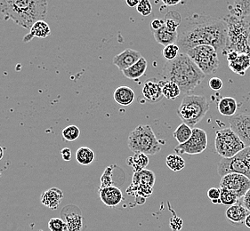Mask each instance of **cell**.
<instances>
[{"mask_svg": "<svg viewBox=\"0 0 250 231\" xmlns=\"http://www.w3.org/2000/svg\"><path fill=\"white\" fill-rule=\"evenodd\" d=\"M48 229L51 231H66L67 226L62 218H52L48 221Z\"/></svg>", "mask_w": 250, "mask_h": 231, "instance_id": "8d00e7d4", "label": "cell"}, {"mask_svg": "<svg viewBox=\"0 0 250 231\" xmlns=\"http://www.w3.org/2000/svg\"><path fill=\"white\" fill-rule=\"evenodd\" d=\"M205 75L214 74L219 67L217 52L210 45H199L186 53Z\"/></svg>", "mask_w": 250, "mask_h": 231, "instance_id": "ba28073f", "label": "cell"}, {"mask_svg": "<svg viewBox=\"0 0 250 231\" xmlns=\"http://www.w3.org/2000/svg\"><path fill=\"white\" fill-rule=\"evenodd\" d=\"M62 135L64 141L70 142L75 141L80 136V128L76 126H66L62 131Z\"/></svg>", "mask_w": 250, "mask_h": 231, "instance_id": "836d02e7", "label": "cell"}, {"mask_svg": "<svg viewBox=\"0 0 250 231\" xmlns=\"http://www.w3.org/2000/svg\"><path fill=\"white\" fill-rule=\"evenodd\" d=\"M4 157V149L0 146V160Z\"/></svg>", "mask_w": 250, "mask_h": 231, "instance_id": "c3c4849f", "label": "cell"}, {"mask_svg": "<svg viewBox=\"0 0 250 231\" xmlns=\"http://www.w3.org/2000/svg\"><path fill=\"white\" fill-rule=\"evenodd\" d=\"M99 196H100L101 201L110 208L119 206L123 200L122 191H120L117 186L100 188Z\"/></svg>", "mask_w": 250, "mask_h": 231, "instance_id": "2e32d148", "label": "cell"}, {"mask_svg": "<svg viewBox=\"0 0 250 231\" xmlns=\"http://www.w3.org/2000/svg\"><path fill=\"white\" fill-rule=\"evenodd\" d=\"M177 33L176 45L183 54L199 45H210L222 53L226 46L227 25L225 20L204 14L186 17Z\"/></svg>", "mask_w": 250, "mask_h": 231, "instance_id": "6da1fadb", "label": "cell"}, {"mask_svg": "<svg viewBox=\"0 0 250 231\" xmlns=\"http://www.w3.org/2000/svg\"><path fill=\"white\" fill-rule=\"evenodd\" d=\"M47 5L45 0H2L0 14L4 20L11 19L25 30H30L37 21L45 20Z\"/></svg>", "mask_w": 250, "mask_h": 231, "instance_id": "3957f363", "label": "cell"}, {"mask_svg": "<svg viewBox=\"0 0 250 231\" xmlns=\"http://www.w3.org/2000/svg\"><path fill=\"white\" fill-rule=\"evenodd\" d=\"M220 189L232 191L240 198H243L250 190V180L240 173H228L223 176L220 181Z\"/></svg>", "mask_w": 250, "mask_h": 231, "instance_id": "8fae6325", "label": "cell"}, {"mask_svg": "<svg viewBox=\"0 0 250 231\" xmlns=\"http://www.w3.org/2000/svg\"><path fill=\"white\" fill-rule=\"evenodd\" d=\"M143 96L145 98V100L151 103H156L162 100L164 97L162 95L161 87L158 82L155 81L149 80L145 83L143 86Z\"/></svg>", "mask_w": 250, "mask_h": 231, "instance_id": "d6986e66", "label": "cell"}, {"mask_svg": "<svg viewBox=\"0 0 250 231\" xmlns=\"http://www.w3.org/2000/svg\"><path fill=\"white\" fill-rule=\"evenodd\" d=\"M63 196V193L60 189L51 188L42 193L40 200L43 206L52 210H56L62 201Z\"/></svg>", "mask_w": 250, "mask_h": 231, "instance_id": "ac0fdd59", "label": "cell"}, {"mask_svg": "<svg viewBox=\"0 0 250 231\" xmlns=\"http://www.w3.org/2000/svg\"><path fill=\"white\" fill-rule=\"evenodd\" d=\"M139 2L140 1H138V0H126V5L131 8H133V7H136L139 4Z\"/></svg>", "mask_w": 250, "mask_h": 231, "instance_id": "f6af8a7d", "label": "cell"}, {"mask_svg": "<svg viewBox=\"0 0 250 231\" xmlns=\"http://www.w3.org/2000/svg\"><path fill=\"white\" fill-rule=\"evenodd\" d=\"M160 76L162 80L176 84L180 88L181 95L186 96L194 90L206 77L190 57L183 53L175 60H167Z\"/></svg>", "mask_w": 250, "mask_h": 231, "instance_id": "7a4b0ae2", "label": "cell"}, {"mask_svg": "<svg viewBox=\"0 0 250 231\" xmlns=\"http://www.w3.org/2000/svg\"><path fill=\"white\" fill-rule=\"evenodd\" d=\"M208 147V135L200 128H193L192 135L189 141L184 144H179L175 148V154L183 155H197L205 151Z\"/></svg>", "mask_w": 250, "mask_h": 231, "instance_id": "30bf717a", "label": "cell"}, {"mask_svg": "<svg viewBox=\"0 0 250 231\" xmlns=\"http://www.w3.org/2000/svg\"><path fill=\"white\" fill-rule=\"evenodd\" d=\"M127 145L134 153L156 155L161 151L160 141L152 128L148 125H140L132 131L127 140Z\"/></svg>", "mask_w": 250, "mask_h": 231, "instance_id": "8992f818", "label": "cell"}, {"mask_svg": "<svg viewBox=\"0 0 250 231\" xmlns=\"http://www.w3.org/2000/svg\"><path fill=\"white\" fill-rule=\"evenodd\" d=\"M165 26V21L163 19H154L151 20L150 30H159Z\"/></svg>", "mask_w": 250, "mask_h": 231, "instance_id": "b9f144b4", "label": "cell"}, {"mask_svg": "<svg viewBox=\"0 0 250 231\" xmlns=\"http://www.w3.org/2000/svg\"><path fill=\"white\" fill-rule=\"evenodd\" d=\"M61 155H62L63 160L67 161V162L71 160V151L69 148H63L61 151Z\"/></svg>", "mask_w": 250, "mask_h": 231, "instance_id": "7bdbcfd3", "label": "cell"}, {"mask_svg": "<svg viewBox=\"0 0 250 231\" xmlns=\"http://www.w3.org/2000/svg\"><path fill=\"white\" fill-rule=\"evenodd\" d=\"M229 121L230 129L240 137L246 147H250V114L233 116Z\"/></svg>", "mask_w": 250, "mask_h": 231, "instance_id": "4fadbf2b", "label": "cell"}, {"mask_svg": "<svg viewBox=\"0 0 250 231\" xmlns=\"http://www.w3.org/2000/svg\"><path fill=\"white\" fill-rule=\"evenodd\" d=\"M135 92L128 86L118 87L113 94V98L117 103L121 106L130 105L135 101Z\"/></svg>", "mask_w": 250, "mask_h": 231, "instance_id": "7402d4cb", "label": "cell"}, {"mask_svg": "<svg viewBox=\"0 0 250 231\" xmlns=\"http://www.w3.org/2000/svg\"><path fill=\"white\" fill-rule=\"evenodd\" d=\"M163 20L165 21L166 28L173 32H177L183 21L180 13L174 10L168 11Z\"/></svg>", "mask_w": 250, "mask_h": 231, "instance_id": "f546056e", "label": "cell"}, {"mask_svg": "<svg viewBox=\"0 0 250 231\" xmlns=\"http://www.w3.org/2000/svg\"><path fill=\"white\" fill-rule=\"evenodd\" d=\"M149 161L147 155L143 153H135L134 156L126 159V164L134 170V173H137L145 170L146 166L149 165Z\"/></svg>", "mask_w": 250, "mask_h": 231, "instance_id": "4316f807", "label": "cell"}, {"mask_svg": "<svg viewBox=\"0 0 250 231\" xmlns=\"http://www.w3.org/2000/svg\"><path fill=\"white\" fill-rule=\"evenodd\" d=\"M244 225H245L248 229L250 230V213L246 218L245 222H244Z\"/></svg>", "mask_w": 250, "mask_h": 231, "instance_id": "7dc6e473", "label": "cell"}, {"mask_svg": "<svg viewBox=\"0 0 250 231\" xmlns=\"http://www.w3.org/2000/svg\"><path fill=\"white\" fill-rule=\"evenodd\" d=\"M223 20L227 25V40L222 54L225 56L228 52L234 51L239 55L250 56V20L230 15L225 16Z\"/></svg>", "mask_w": 250, "mask_h": 231, "instance_id": "277c9868", "label": "cell"}, {"mask_svg": "<svg viewBox=\"0 0 250 231\" xmlns=\"http://www.w3.org/2000/svg\"><path fill=\"white\" fill-rule=\"evenodd\" d=\"M147 60H145L144 57H142L140 60H138L136 63L130 67L129 69L122 71L123 75L125 76L126 78L131 79V80H136L140 78L142 76L145 74V71L147 70Z\"/></svg>", "mask_w": 250, "mask_h": 231, "instance_id": "603a6c76", "label": "cell"}, {"mask_svg": "<svg viewBox=\"0 0 250 231\" xmlns=\"http://www.w3.org/2000/svg\"><path fill=\"white\" fill-rule=\"evenodd\" d=\"M62 219L64 221L68 231L83 230V216L80 208L76 206H67L62 211Z\"/></svg>", "mask_w": 250, "mask_h": 231, "instance_id": "5bb4252c", "label": "cell"}, {"mask_svg": "<svg viewBox=\"0 0 250 231\" xmlns=\"http://www.w3.org/2000/svg\"><path fill=\"white\" fill-rule=\"evenodd\" d=\"M171 229L174 231H178L182 230L183 227V221L178 217L174 216V219L172 218L170 221Z\"/></svg>", "mask_w": 250, "mask_h": 231, "instance_id": "60d3db41", "label": "cell"}, {"mask_svg": "<svg viewBox=\"0 0 250 231\" xmlns=\"http://www.w3.org/2000/svg\"><path fill=\"white\" fill-rule=\"evenodd\" d=\"M142 58L138 51L127 48L113 58V64L121 71H125L136 63Z\"/></svg>", "mask_w": 250, "mask_h": 231, "instance_id": "9a60e30c", "label": "cell"}, {"mask_svg": "<svg viewBox=\"0 0 250 231\" xmlns=\"http://www.w3.org/2000/svg\"><path fill=\"white\" fill-rule=\"evenodd\" d=\"M155 173L150 170L134 173L132 179V186L137 193L145 197H149L153 192V186L155 183Z\"/></svg>", "mask_w": 250, "mask_h": 231, "instance_id": "7c38bea8", "label": "cell"}, {"mask_svg": "<svg viewBox=\"0 0 250 231\" xmlns=\"http://www.w3.org/2000/svg\"><path fill=\"white\" fill-rule=\"evenodd\" d=\"M250 67V56L248 55H239L236 60L229 62L230 71L240 76L245 75Z\"/></svg>", "mask_w": 250, "mask_h": 231, "instance_id": "cb8c5ba5", "label": "cell"}, {"mask_svg": "<svg viewBox=\"0 0 250 231\" xmlns=\"http://www.w3.org/2000/svg\"><path fill=\"white\" fill-rule=\"evenodd\" d=\"M162 3L166 5H168V6H173V5H178L180 3L179 0H176V1H169V0H163Z\"/></svg>", "mask_w": 250, "mask_h": 231, "instance_id": "bcb514c9", "label": "cell"}, {"mask_svg": "<svg viewBox=\"0 0 250 231\" xmlns=\"http://www.w3.org/2000/svg\"><path fill=\"white\" fill-rule=\"evenodd\" d=\"M208 86H209L212 90L219 91L223 88L224 83H223V81L219 77H212L208 81Z\"/></svg>", "mask_w": 250, "mask_h": 231, "instance_id": "f35d334b", "label": "cell"}, {"mask_svg": "<svg viewBox=\"0 0 250 231\" xmlns=\"http://www.w3.org/2000/svg\"><path fill=\"white\" fill-rule=\"evenodd\" d=\"M209 111V102L205 96L188 95L181 102L177 115L181 120L190 127L199 124Z\"/></svg>", "mask_w": 250, "mask_h": 231, "instance_id": "5b68a950", "label": "cell"}, {"mask_svg": "<svg viewBox=\"0 0 250 231\" xmlns=\"http://www.w3.org/2000/svg\"><path fill=\"white\" fill-rule=\"evenodd\" d=\"M215 151L223 158H230L246 148L243 141L230 128L216 131L215 139Z\"/></svg>", "mask_w": 250, "mask_h": 231, "instance_id": "52a82bcc", "label": "cell"}, {"mask_svg": "<svg viewBox=\"0 0 250 231\" xmlns=\"http://www.w3.org/2000/svg\"><path fill=\"white\" fill-rule=\"evenodd\" d=\"M220 200L221 204L225 206H232L238 204L240 201L239 197L233 193L232 191L225 190V189H220Z\"/></svg>", "mask_w": 250, "mask_h": 231, "instance_id": "d6a6232c", "label": "cell"}, {"mask_svg": "<svg viewBox=\"0 0 250 231\" xmlns=\"http://www.w3.org/2000/svg\"><path fill=\"white\" fill-rule=\"evenodd\" d=\"M158 83L161 87L162 95L167 100H171V101L175 100L178 96H180V88L175 83L170 82V81L162 80V79L159 81Z\"/></svg>", "mask_w": 250, "mask_h": 231, "instance_id": "83f0119b", "label": "cell"}, {"mask_svg": "<svg viewBox=\"0 0 250 231\" xmlns=\"http://www.w3.org/2000/svg\"><path fill=\"white\" fill-rule=\"evenodd\" d=\"M162 55L167 60H175V58L180 55V49L176 44L167 45L164 47L162 51Z\"/></svg>", "mask_w": 250, "mask_h": 231, "instance_id": "d590c367", "label": "cell"}, {"mask_svg": "<svg viewBox=\"0 0 250 231\" xmlns=\"http://www.w3.org/2000/svg\"><path fill=\"white\" fill-rule=\"evenodd\" d=\"M228 9L230 15H233L239 19H245L250 15V1H235L229 5Z\"/></svg>", "mask_w": 250, "mask_h": 231, "instance_id": "484cf974", "label": "cell"}, {"mask_svg": "<svg viewBox=\"0 0 250 231\" xmlns=\"http://www.w3.org/2000/svg\"><path fill=\"white\" fill-rule=\"evenodd\" d=\"M220 189L211 188L208 191V197L211 201H219L220 200Z\"/></svg>", "mask_w": 250, "mask_h": 231, "instance_id": "ab89813d", "label": "cell"}, {"mask_svg": "<svg viewBox=\"0 0 250 231\" xmlns=\"http://www.w3.org/2000/svg\"><path fill=\"white\" fill-rule=\"evenodd\" d=\"M136 10L143 16H149L152 13V5L148 0H141L136 6Z\"/></svg>", "mask_w": 250, "mask_h": 231, "instance_id": "74e56055", "label": "cell"}, {"mask_svg": "<svg viewBox=\"0 0 250 231\" xmlns=\"http://www.w3.org/2000/svg\"><path fill=\"white\" fill-rule=\"evenodd\" d=\"M95 158V152L88 147H80L76 151V160L81 166H89Z\"/></svg>", "mask_w": 250, "mask_h": 231, "instance_id": "f1b7e54d", "label": "cell"}, {"mask_svg": "<svg viewBox=\"0 0 250 231\" xmlns=\"http://www.w3.org/2000/svg\"><path fill=\"white\" fill-rule=\"evenodd\" d=\"M155 40L160 45L167 46L177 43L178 33L167 30L165 26L159 30H151Z\"/></svg>", "mask_w": 250, "mask_h": 231, "instance_id": "44dd1931", "label": "cell"}, {"mask_svg": "<svg viewBox=\"0 0 250 231\" xmlns=\"http://www.w3.org/2000/svg\"><path fill=\"white\" fill-rule=\"evenodd\" d=\"M217 173L221 177L228 173H240L250 180V147H246L233 157L222 158Z\"/></svg>", "mask_w": 250, "mask_h": 231, "instance_id": "9c48e42d", "label": "cell"}, {"mask_svg": "<svg viewBox=\"0 0 250 231\" xmlns=\"http://www.w3.org/2000/svg\"><path fill=\"white\" fill-rule=\"evenodd\" d=\"M250 213L242 204H236L226 210L225 216L230 224L234 226H241L244 224L246 218Z\"/></svg>", "mask_w": 250, "mask_h": 231, "instance_id": "e0dca14e", "label": "cell"}, {"mask_svg": "<svg viewBox=\"0 0 250 231\" xmlns=\"http://www.w3.org/2000/svg\"><path fill=\"white\" fill-rule=\"evenodd\" d=\"M242 205L250 212V190L246 193L245 196H243Z\"/></svg>", "mask_w": 250, "mask_h": 231, "instance_id": "ee69618b", "label": "cell"}, {"mask_svg": "<svg viewBox=\"0 0 250 231\" xmlns=\"http://www.w3.org/2000/svg\"><path fill=\"white\" fill-rule=\"evenodd\" d=\"M192 135L191 127L187 126L185 123L181 124L175 132L173 133V136L179 144H184L186 141H189L190 136Z\"/></svg>", "mask_w": 250, "mask_h": 231, "instance_id": "4dcf8cb0", "label": "cell"}, {"mask_svg": "<svg viewBox=\"0 0 250 231\" xmlns=\"http://www.w3.org/2000/svg\"><path fill=\"white\" fill-rule=\"evenodd\" d=\"M113 168L114 166H108L106 167L105 171L104 174L101 177V188H105V187L114 186L113 182Z\"/></svg>", "mask_w": 250, "mask_h": 231, "instance_id": "e575fe53", "label": "cell"}, {"mask_svg": "<svg viewBox=\"0 0 250 231\" xmlns=\"http://www.w3.org/2000/svg\"><path fill=\"white\" fill-rule=\"evenodd\" d=\"M166 165L174 172H180L185 167V161L177 154H170L166 158Z\"/></svg>", "mask_w": 250, "mask_h": 231, "instance_id": "1f68e13d", "label": "cell"}, {"mask_svg": "<svg viewBox=\"0 0 250 231\" xmlns=\"http://www.w3.org/2000/svg\"><path fill=\"white\" fill-rule=\"evenodd\" d=\"M217 109L221 115L233 116H235L236 111L238 110V104L234 98L224 97L218 101Z\"/></svg>", "mask_w": 250, "mask_h": 231, "instance_id": "d4e9b609", "label": "cell"}, {"mask_svg": "<svg viewBox=\"0 0 250 231\" xmlns=\"http://www.w3.org/2000/svg\"><path fill=\"white\" fill-rule=\"evenodd\" d=\"M50 34L51 30L49 25L45 22V20H40V21H37L35 24L31 27L29 34H27L23 38V43H29L34 38H45L48 36H50Z\"/></svg>", "mask_w": 250, "mask_h": 231, "instance_id": "ffe728a7", "label": "cell"}]
</instances>
